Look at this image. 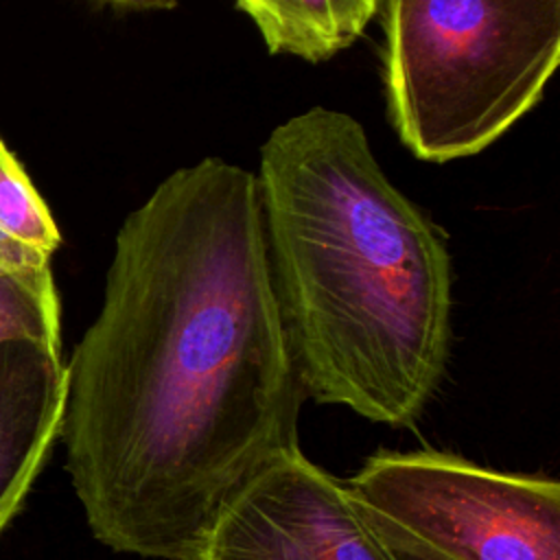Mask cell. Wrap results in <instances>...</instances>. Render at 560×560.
I'll use <instances>...</instances> for the list:
<instances>
[{
	"instance_id": "10",
	"label": "cell",
	"mask_w": 560,
	"mask_h": 560,
	"mask_svg": "<svg viewBox=\"0 0 560 560\" xmlns=\"http://www.w3.org/2000/svg\"><path fill=\"white\" fill-rule=\"evenodd\" d=\"M372 521H374L376 529L381 532V536H383L387 549L392 551L394 560H448V558L435 553L433 549L424 547L422 542L405 536L402 532H398V529H394V527H389V525H385L376 518H372Z\"/></svg>"
},
{
	"instance_id": "3",
	"label": "cell",
	"mask_w": 560,
	"mask_h": 560,
	"mask_svg": "<svg viewBox=\"0 0 560 560\" xmlns=\"http://www.w3.org/2000/svg\"><path fill=\"white\" fill-rule=\"evenodd\" d=\"M387 114L420 160L468 158L542 96L560 0H383Z\"/></svg>"
},
{
	"instance_id": "8",
	"label": "cell",
	"mask_w": 560,
	"mask_h": 560,
	"mask_svg": "<svg viewBox=\"0 0 560 560\" xmlns=\"http://www.w3.org/2000/svg\"><path fill=\"white\" fill-rule=\"evenodd\" d=\"M61 243L59 228L18 158L0 138V276L55 287L50 258Z\"/></svg>"
},
{
	"instance_id": "5",
	"label": "cell",
	"mask_w": 560,
	"mask_h": 560,
	"mask_svg": "<svg viewBox=\"0 0 560 560\" xmlns=\"http://www.w3.org/2000/svg\"><path fill=\"white\" fill-rule=\"evenodd\" d=\"M195 560H394L368 510L302 448L267 464L217 514Z\"/></svg>"
},
{
	"instance_id": "6",
	"label": "cell",
	"mask_w": 560,
	"mask_h": 560,
	"mask_svg": "<svg viewBox=\"0 0 560 560\" xmlns=\"http://www.w3.org/2000/svg\"><path fill=\"white\" fill-rule=\"evenodd\" d=\"M66 394L61 348L31 339L0 343V534L61 438Z\"/></svg>"
},
{
	"instance_id": "9",
	"label": "cell",
	"mask_w": 560,
	"mask_h": 560,
	"mask_svg": "<svg viewBox=\"0 0 560 560\" xmlns=\"http://www.w3.org/2000/svg\"><path fill=\"white\" fill-rule=\"evenodd\" d=\"M13 339L61 348V308L55 287H31L0 276V343Z\"/></svg>"
},
{
	"instance_id": "4",
	"label": "cell",
	"mask_w": 560,
	"mask_h": 560,
	"mask_svg": "<svg viewBox=\"0 0 560 560\" xmlns=\"http://www.w3.org/2000/svg\"><path fill=\"white\" fill-rule=\"evenodd\" d=\"M368 514L448 560H560V486L446 451H376L350 479Z\"/></svg>"
},
{
	"instance_id": "7",
	"label": "cell",
	"mask_w": 560,
	"mask_h": 560,
	"mask_svg": "<svg viewBox=\"0 0 560 560\" xmlns=\"http://www.w3.org/2000/svg\"><path fill=\"white\" fill-rule=\"evenodd\" d=\"M258 28L269 55L311 63L350 48L383 0H234Z\"/></svg>"
},
{
	"instance_id": "1",
	"label": "cell",
	"mask_w": 560,
	"mask_h": 560,
	"mask_svg": "<svg viewBox=\"0 0 560 560\" xmlns=\"http://www.w3.org/2000/svg\"><path fill=\"white\" fill-rule=\"evenodd\" d=\"M66 368V468L92 536L195 560L223 505L300 446L306 392L254 173L203 158L127 214Z\"/></svg>"
},
{
	"instance_id": "11",
	"label": "cell",
	"mask_w": 560,
	"mask_h": 560,
	"mask_svg": "<svg viewBox=\"0 0 560 560\" xmlns=\"http://www.w3.org/2000/svg\"><path fill=\"white\" fill-rule=\"evenodd\" d=\"M103 4H112L127 11H168L175 9L179 0H96Z\"/></svg>"
},
{
	"instance_id": "2",
	"label": "cell",
	"mask_w": 560,
	"mask_h": 560,
	"mask_svg": "<svg viewBox=\"0 0 560 560\" xmlns=\"http://www.w3.org/2000/svg\"><path fill=\"white\" fill-rule=\"evenodd\" d=\"M271 280L306 392L407 429L451 350V258L387 179L350 114L311 107L278 125L256 173Z\"/></svg>"
}]
</instances>
